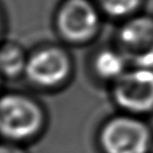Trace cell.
I'll return each instance as SVG.
<instances>
[{"label": "cell", "mask_w": 153, "mask_h": 153, "mask_svg": "<svg viewBox=\"0 0 153 153\" xmlns=\"http://www.w3.org/2000/svg\"><path fill=\"white\" fill-rule=\"evenodd\" d=\"M44 124L41 105L22 93H6L0 97V136L10 141L35 137Z\"/></svg>", "instance_id": "6da1fadb"}, {"label": "cell", "mask_w": 153, "mask_h": 153, "mask_svg": "<svg viewBox=\"0 0 153 153\" xmlns=\"http://www.w3.org/2000/svg\"><path fill=\"white\" fill-rule=\"evenodd\" d=\"M99 145L104 153H148L152 146L151 129L130 114L115 116L100 128Z\"/></svg>", "instance_id": "7a4b0ae2"}, {"label": "cell", "mask_w": 153, "mask_h": 153, "mask_svg": "<svg viewBox=\"0 0 153 153\" xmlns=\"http://www.w3.org/2000/svg\"><path fill=\"white\" fill-rule=\"evenodd\" d=\"M115 103L130 115L153 111V71L136 67L114 81Z\"/></svg>", "instance_id": "3957f363"}, {"label": "cell", "mask_w": 153, "mask_h": 153, "mask_svg": "<svg viewBox=\"0 0 153 153\" xmlns=\"http://www.w3.org/2000/svg\"><path fill=\"white\" fill-rule=\"evenodd\" d=\"M56 27L65 41L81 44L96 36L99 27V17L88 1L67 0L57 12Z\"/></svg>", "instance_id": "277c9868"}, {"label": "cell", "mask_w": 153, "mask_h": 153, "mask_svg": "<svg viewBox=\"0 0 153 153\" xmlns=\"http://www.w3.org/2000/svg\"><path fill=\"white\" fill-rule=\"evenodd\" d=\"M72 71V61L66 50L47 47L33 51L26 62L25 75L41 87H55L65 82Z\"/></svg>", "instance_id": "5b68a950"}, {"label": "cell", "mask_w": 153, "mask_h": 153, "mask_svg": "<svg viewBox=\"0 0 153 153\" xmlns=\"http://www.w3.org/2000/svg\"><path fill=\"white\" fill-rule=\"evenodd\" d=\"M121 44L136 56L153 50V19L136 17L127 22L118 32Z\"/></svg>", "instance_id": "8992f818"}, {"label": "cell", "mask_w": 153, "mask_h": 153, "mask_svg": "<svg viewBox=\"0 0 153 153\" xmlns=\"http://www.w3.org/2000/svg\"><path fill=\"white\" fill-rule=\"evenodd\" d=\"M92 66L99 78L115 81L126 72V59L116 50L103 49L94 55Z\"/></svg>", "instance_id": "52a82bcc"}, {"label": "cell", "mask_w": 153, "mask_h": 153, "mask_svg": "<svg viewBox=\"0 0 153 153\" xmlns=\"http://www.w3.org/2000/svg\"><path fill=\"white\" fill-rule=\"evenodd\" d=\"M27 57L23 48L16 43H6L0 47V74L14 78L25 73Z\"/></svg>", "instance_id": "ba28073f"}, {"label": "cell", "mask_w": 153, "mask_h": 153, "mask_svg": "<svg viewBox=\"0 0 153 153\" xmlns=\"http://www.w3.org/2000/svg\"><path fill=\"white\" fill-rule=\"evenodd\" d=\"M141 0H99L100 7L112 17H124L133 13Z\"/></svg>", "instance_id": "9c48e42d"}, {"label": "cell", "mask_w": 153, "mask_h": 153, "mask_svg": "<svg viewBox=\"0 0 153 153\" xmlns=\"http://www.w3.org/2000/svg\"><path fill=\"white\" fill-rule=\"evenodd\" d=\"M0 153H26L23 148L13 143H0Z\"/></svg>", "instance_id": "30bf717a"}, {"label": "cell", "mask_w": 153, "mask_h": 153, "mask_svg": "<svg viewBox=\"0 0 153 153\" xmlns=\"http://www.w3.org/2000/svg\"><path fill=\"white\" fill-rule=\"evenodd\" d=\"M1 35H2V20H1V16H0V39H1Z\"/></svg>", "instance_id": "8fae6325"}, {"label": "cell", "mask_w": 153, "mask_h": 153, "mask_svg": "<svg viewBox=\"0 0 153 153\" xmlns=\"http://www.w3.org/2000/svg\"><path fill=\"white\" fill-rule=\"evenodd\" d=\"M0 75H1V74H0Z\"/></svg>", "instance_id": "7c38bea8"}]
</instances>
